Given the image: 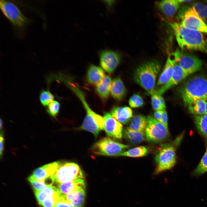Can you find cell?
Instances as JSON below:
<instances>
[{
    "instance_id": "6da1fadb",
    "label": "cell",
    "mask_w": 207,
    "mask_h": 207,
    "mask_svg": "<svg viewBox=\"0 0 207 207\" xmlns=\"http://www.w3.org/2000/svg\"><path fill=\"white\" fill-rule=\"evenodd\" d=\"M168 23L174 32L181 50L199 51L207 54V40L202 33L183 27L178 22Z\"/></svg>"
},
{
    "instance_id": "7a4b0ae2",
    "label": "cell",
    "mask_w": 207,
    "mask_h": 207,
    "mask_svg": "<svg viewBox=\"0 0 207 207\" xmlns=\"http://www.w3.org/2000/svg\"><path fill=\"white\" fill-rule=\"evenodd\" d=\"M179 93L185 104L193 100L207 97V77L197 75L185 81L180 87Z\"/></svg>"
},
{
    "instance_id": "3957f363",
    "label": "cell",
    "mask_w": 207,
    "mask_h": 207,
    "mask_svg": "<svg viewBox=\"0 0 207 207\" xmlns=\"http://www.w3.org/2000/svg\"><path fill=\"white\" fill-rule=\"evenodd\" d=\"M161 66L156 61L143 64L136 69L134 74L135 82L151 95L156 92L155 87Z\"/></svg>"
},
{
    "instance_id": "277c9868",
    "label": "cell",
    "mask_w": 207,
    "mask_h": 207,
    "mask_svg": "<svg viewBox=\"0 0 207 207\" xmlns=\"http://www.w3.org/2000/svg\"><path fill=\"white\" fill-rule=\"evenodd\" d=\"M77 96L81 100L86 111V114L80 129L90 132L97 137L101 130H104L103 117L91 109L85 100L83 92L79 93Z\"/></svg>"
},
{
    "instance_id": "5b68a950",
    "label": "cell",
    "mask_w": 207,
    "mask_h": 207,
    "mask_svg": "<svg viewBox=\"0 0 207 207\" xmlns=\"http://www.w3.org/2000/svg\"><path fill=\"white\" fill-rule=\"evenodd\" d=\"M52 177L56 183L85 179L83 173L77 164L74 162L64 161H60L57 169Z\"/></svg>"
},
{
    "instance_id": "8992f818",
    "label": "cell",
    "mask_w": 207,
    "mask_h": 207,
    "mask_svg": "<svg viewBox=\"0 0 207 207\" xmlns=\"http://www.w3.org/2000/svg\"><path fill=\"white\" fill-rule=\"evenodd\" d=\"M129 146L105 137L95 143L91 148L94 154L108 156H119L129 148Z\"/></svg>"
},
{
    "instance_id": "52a82bcc",
    "label": "cell",
    "mask_w": 207,
    "mask_h": 207,
    "mask_svg": "<svg viewBox=\"0 0 207 207\" xmlns=\"http://www.w3.org/2000/svg\"><path fill=\"white\" fill-rule=\"evenodd\" d=\"M155 160L156 167L154 174H158L170 169L176 162L175 147L169 144L162 145L156 154Z\"/></svg>"
},
{
    "instance_id": "ba28073f",
    "label": "cell",
    "mask_w": 207,
    "mask_h": 207,
    "mask_svg": "<svg viewBox=\"0 0 207 207\" xmlns=\"http://www.w3.org/2000/svg\"><path fill=\"white\" fill-rule=\"evenodd\" d=\"M178 17L182 26L207 34V25L191 7H183L179 10Z\"/></svg>"
},
{
    "instance_id": "9c48e42d",
    "label": "cell",
    "mask_w": 207,
    "mask_h": 207,
    "mask_svg": "<svg viewBox=\"0 0 207 207\" xmlns=\"http://www.w3.org/2000/svg\"><path fill=\"white\" fill-rule=\"evenodd\" d=\"M147 124L145 130V137L149 142L158 143L166 140L169 134L162 123L151 116L147 117Z\"/></svg>"
},
{
    "instance_id": "30bf717a",
    "label": "cell",
    "mask_w": 207,
    "mask_h": 207,
    "mask_svg": "<svg viewBox=\"0 0 207 207\" xmlns=\"http://www.w3.org/2000/svg\"><path fill=\"white\" fill-rule=\"evenodd\" d=\"M172 53L176 62L189 75L199 70L202 68V60L190 53L177 49Z\"/></svg>"
},
{
    "instance_id": "8fae6325",
    "label": "cell",
    "mask_w": 207,
    "mask_h": 207,
    "mask_svg": "<svg viewBox=\"0 0 207 207\" xmlns=\"http://www.w3.org/2000/svg\"><path fill=\"white\" fill-rule=\"evenodd\" d=\"M0 7L4 15L17 28L22 29L28 23V19L13 3L1 0L0 1Z\"/></svg>"
},
{
    "instance_id": "7c38bea8",
    "label": "cell",
    "mask_w": 207,
    "mask_h": 207,
    "mask_svg": "<svg viewBox=\"0 0 207 207\" xmlns=\"http://www.w3.org/2000/svg\"><path fill=\"white\" fill-rule=\"evenodd\" d=\"M100 65L109 73L113 72L119 64L120 56L117 52L109 49L101 50L99 53Z\"/></svg>"
},
{
    "instance_id": "4fadbf2b",
    "label": "cell",
    "mask_w": 207,
    "mask_h": 207,
    "mask_svg": "<svg viewBox=\"0 0 207 207\" xmlns=\"http://www.w3.org/2000/svg\"><path fill=\"white\" fill-rule=\"evenodd\" d=\"M104 130L109 137L121 139L123 135L122 125L108 112L104 114L103 117Z\"/></svg>"
},
{
    "instance_id": "5bb4252c",
    "label": "cell",
    "mask_w": 207,
    "mask_h": 207,
    "mask_svg": "<svg viewBox=\"0 0 207 207\" xmlns=\"http://www.w3.org/2000/svg\"><path fill=\"white\" fill-rule=\"evenodd\" d=\"M188 75L176 61L170 78L165 84L162 86L158 90H156V93L158 94L162 95L170 88L177 85L184 80Z\"/></svg>"
},
{
    "instance_id": "9a60e30c",
    "label": "cell",
    "mask_w": 207,
    "mask_h": 207,
    "mask_svg": "<svg viewBox=\"0 0 207 207\" xmlns=\"http://www.w3.org/2000/svg\"><path fill=\"white\" fill-rule=\"evenodd\" d=\"M60 161L46 164L35 169L31 176L36 180L44 182L47 179L53 176L59 166Z\"/></svg>"
},
{
    "instance_id": "2e32d148",
    "label": "cell",
    "mask_w": 207,
    "mask_h": 207,
    "mask_svg": "<svg viewBox=\"0 0 207 207\" xmlns=\"http://www.w3.org/2000/svg\"><path fill=\"white\" fill-rule=\"evenodd\" d=\"M74 207H83L86 196L85 187L78 189L66 195H61Z\"/></svg>"
},
{
    "instance_id": "e0dca14e",
    "label": "cell",
    "mask_w": 207,
    "mask_h": 207,
    "mask_svg": "<svg viewBox=\"0 0 207 207\" xmlns=\"http://www.w3.org/2000/svg\"><path fill=\"white\" fill-rule=\"evenodd\" d=\"M55 186L61 194L66 195L80 188L85 187V179H79L63 183H56Z\"/></svg>"
},
{
    "instance_id": "ac0fdd59",
    "label": "cell",
    "mask_w": 207,
    "mask_h": 207,
    "mask_svg": "<svg viewBox=\"0 0 207 207\" xmlns=\"http://www.w3.org/2000/svg\"><path fill=\"white\" fill-rule=\"evenodd\" d=\"M112 116L118 122L123 124L128 123L133 117V112L128 107L115 106L111 110Z\"/></svg>"
},
{
    "instance_id": "d6986e66",
    "label": "cell",
    "mask_w": 207,
    "mask_h": 207,
    "mask_svg": "<svg viewBox=\"0 0 207 207\" xmlns=\"http://www.w3.org/2000/svg\"><path fill=\"white\" fill-rule=\"evenodd\" d=\"M176 61L172 53H170L168 57L163 70L158 80V86H162L168 80L172 74Z\"/></svg>"
},
{
    "instance_id": "ffe728a7",
    "label": "cell",
    "mask_w": 207,
    "mask_h": 207,
    "mask_svg": "<svg viewBox=\"0 0 207 207\" xmlns=\"http://www.w3.org/2000/svg\"><path fill=\"white\" fill-rule=\"evenodd\" d=\"M181 4L179 0H164L159 2L158 6L164 14L170 17L176 13Z\"/></svg>"
},
{
    "instance_id": "44dd1931",
    "label": "cell",
    "mask_w": 207,
    "mask_h": 207,
    "mask_svg": "<svg viewBox=\"0 0 207 207\" xmlns=\"http://www.w3.org/2000/svg\"><path fill=\"white\" fill-rule=\"evenodd\" d=\"M105 76V72L103 69L94 65H91L89 67L87 75L88 82L96 85L101 81Z\"/></svg>"
},
{
    "instance_id": "7402d4cb",
    "label": "cell",
    "mask_w": 207,
    "mask_h": 207,
    "mask_svg": "<svg viewBox=\"0 0 207 207\" xmlns=\"http://www.w3.org/2000/svg\"><path fill=\"white\" fill-rule=\"evenodd\" d=\"M126 89L120 78L117 77L112 81L110 92L113 97L118 100H122L126 93Z\"/></svg>"
},
{
    "instance_id": "603a6c76",
    "label": "cell",
    "mask_w": 207,
    "mask_h": 207,
    "mask_svg": "<svg viewBox=\"0 0 207 207\" xmlns=\"http://www.w3.org/2000/svg\"><path fill=\"white\" fill-rule=\"evenodd\" d=\"M123 135L124 139L132 145L139 144L145 140V135L129 127H127L124 129Z\"/></svg>"
},
{
    "instance_id": "cb8c5ba5",
    "label": "cell",
    "mask_w": 207,
    "mask_h": 207,
    "mask_svg": "<svg viewBox=\"0 0 207 207\" xmlns=\"http://www.w3.org/2000/svg\"><path fill=\"white\" fill-rule=\"evenodd\" d=\"M147 124V117L142 115H138L132 118L129 127L145 135Z\"/></svg>"
},
{
    "instance_id": "d4e9b609",
    "label": "cell",
    "mask_w": 207,
    "mask_h": 207,
    "mask_svg": "<svg viewBox=\"0 0 207 207\" xmlns=\"http://www.w3.org/2000/svg\"><path fill=\"white\" fill-rule=\"evenodd\" d=\"M112 82L111 78L109 76L106 75L96 85L97 92L102 98L106 99L108 97L110 92Z\"/></svg>"
},
{
    "instance_id": "484cf974",
    "label": "cell",
    "mask_w": 207,
    "mask_h": 207,
    "mask_svg": "<svg viewBox=\"0 0 207 207\" xmlns=\"http://www.w3.org/2000/svg\"><path fill=\"white\" fill-rule=\"evenodd\" d=\"M187 106L189 112L194 116L205 114V103L204 99H194Z\"/></svg>"
},
{
    "instance_id": "4316f807",
    "label": "cell",
    "mask_w": 207,
    "mask_h": 207,
    "mask_svg": "<svg viewBox=\"0 0 207 207\" xmlns=\"http://www.w3.org/2000/svg\"><path fill=\"white\" fill-rule=\"evenodd\" d=\"M57 192L56 187L54 186L51 185L42 190L34 191V193L39 204L47 197L52 196Z\"/></svg>"
},
{
    "instance_id": "83f0119b",
    "label": "cell",
    "mask_w": 207,
    "mask_h": 207,
    "mask_svg": "<svg viewBox=\"0 0 207 207\" xmlns=\"http://www.w3.org/2000/svg\"><path fill=\"white\" fill-rule=\"evenodd\" d=\"M196 127L200 133L207 137V114L194 116Z\"/></svg>"
},
{
    "instance_id": "f1b7e54d",
    "label": "cell",
    "mask_w": 207,
    "mask_h": 207,
    "mask_svg": "<svg viewBox=\"0 0 207 207\" xmlns=\"http://www.w3.org/2000/svg\"><path fill=\"white\" fill-rule=\"evenodd\" d=\"M148 152L147 148L141 146L126 150L123 152L121 156L131 157H139L146 156Z\"/></svg>"
},
{
    "instance_id": "f546056e",
    "label": "cell",
    "mask_w": 207,
    "mask_h": 207,
    "mask_svg": "<svg viewBox=\"0 0 207 207\" xmlns=\"http://www.w3.org/2000/svg\"><path fill=\"white\" fill-rule=\"evenodd\" d=\"M191 7L204 21H207V5L200 2H196Z\"/></svg>"
},
{
    "instance_id": "4dcf8cb0",
    "label": "cell",
    "mask_w": 207,
    "mask_h": 207,
    "mask_svg": "<svg viewBox=\"0 0 207 207\" xmlns=\"http://www.w3.org/2000/svg\"><path fill=\"white\" fill-rule=\"evenodd\" d=\"M207 172V149L200 162L193 172L195 176L200 175Z\"/></svg>"
},
{
    "instance_id": "1f68e13d",
    "label": "cell",
    "mask_w": 207,
    "mask_h": 207,
    "mask_svg": "<svg viewBox=\"0 0 207 207\" xmlns=\"http://www.w3.org/2000/svg\"><path fill=\"white\" fill-rule=\"evenodd\" d=\"M60 198V194L57 191L52 196L47 197L40 204L42 207H55Z\"/></svg>"
},
{
    "instance_id": "d6a6232c",
    "label": "cell",
    "mask_w": 207,
    "mask_h": 207,
    "mask_svg": "<svg viewBox=\"0 0 207 207\" xmlns=\"http://www.w3.org/2000/svg\"><path fill=\"white\" fill-rule=\"evenodd\" d=\"M40 102L44 106H48L53 100V95L49 91H42L39 96Z\"/></svg>"
},
{
    "instance_id": "836d02e7",
    "label": "cell",
    "mask_w": 207,
    "mask_h": 207,
    "mask_svg": "<svg viewBox=\"0 0 207 207\" xmlns=\"http://www.w3.org/2000/svg\"><path fill=\"white\" fill-rule=\"evenodd\" d=\"M28 180L32 186L34 192L42 190L49 186L44 182L39 181L31 175L28 177Z\"/></svg>"
},
{
    "instance_id": "e575fe53",
    "label": "cell",
    "mask_w": 207,
    "mask_h": 207,
    "mask_svg": "<svg viewBox=\"0 0 207 207\" xmlns=\"http://www.w3.org/2000/svg\"><path fill=\"white\" fill-rule=\"evenodd\" d=\"M144 104V101L139 95L135 94L132 95L129 100V104L133 108H137L142 106Z\"/></svg>"
},
{
    "instance_id": "d590c367",
    "label": "cell",
    "mask_w": 207,
    "mask_h": 207,
    "mask_svg": "<svg viewBox=\"0 0 207 207\" xmlns=\"http://www.w3.org/2000/svg\"><path fill=\"white\" fill-rule=\"evenodd\" d=\"M60 108L59 103L57 101H53L48 106L47 111L50 115L55 117L58 114Z\"/></svg>"
},
{
    "instance_id": "8d00e7d4",
    "label": "cell",
    "mask_w": 207,
    "mask_h": 207,
    "mask_svg": "<svg viewBox=\"0 0 207 207\" xmlns=\"http://www.w3.org/2000/svg\"><path fill=\"white\" fill-rule=\"evenodd\" d=\"M151 103L153 108L155 110H165L161 105L158 95L156 92L151 95Z\"/></svg>"
},
{
    "instance_id": "74e56055",
    "label": "cell",
    "mask_w": 207,
    "mask_h": 207,
    "mask_svg": "<svg viewBox=\"0 0 207 207\" xmlns=\"http://www.w3.org/2000/svg\"><path fill=\"white\" fill-rule=\"evenodd\" d=\"M55 207H74L67 201L64 199L60 194V198Z\"/></svg>"
},
{
    "instance_id": "f35d334b",
    "label": "cell",
    "mask_w": 207,
    "mask_h": 207,
    "mask_svg": "<svg viewBox=\"0 0 207 207\" xmlns=\"http://www.w3.org/2000/svg\"><path fill=\"white\" fill-rule=\"evenodd\" d=\"M161 119L160 122L162 123L167 128H168V119L167 112L165 110H161Z\"/></svg>"
},
{
    "instance_id": "ab89813d",
    "label": "cell",
    "mask_w": 207,
    "mask_h": 207,
    "mask_svg": "<svg viewBox=\"0 0 207 207\" xmlns=\"http://www.w3.org/2000/svg\"><path fill=\"white\" fill-rule=\"evenodd\" d=\"M0 157H1L3 155L4 149V139L1 134L0 137Z\"/></svg>"
},
{
    "instance_id": "60d3db41",
    "label": "cell",
    "mask_w": 207,
    "mask_h": 207,
    "mask_svg": "<svg viewBox=\"0 0 207 207\" xmlns=\"http://www.w3.org/2000/svg\"><path fill=\"white\" fill-rule=\"evenodd\" d=\"M154 115L155 118L160 122L162 116L161 110L156 111L154 112Z\"/></svg>"
},
{
    "instance_id": "b9f144b4",
    "label": "cell",
    "mask_w": 207,
    "mask_h": 207,
    "mask_svg": "<svg viewBox=\"0 0 207 207\" xmlns=\"http://www.w3.org/2000/svg\"><path fill=\"white\" fill-rule=\"evenodd\" d=\"M158 95L160 103L164 109H165L166 106L164 100L161 95Z\"/></svg>"
},
{
    "instance_id": "7bdbcfd3",
    "label": "cell",
    "mask_w": 207,
    "mask_h": 207,
    "mask_svg": "<svg viewBox=\"0 0 207 207\" xmlns=\"http://www.w3.org/2000/svg\"><path fill=\"white\" fill-rule=\"evenodd\" d=\"M193 0H179V1L181 3H189L194 1Z\"/></svg>"
},
{
    "instance_id": "ee69618b",
    "label": "cell",
    "mask_w": 207,
    "mask_h": 207,
    "mask_svg": "<svg viewBox=\"0 0 207 207\" xmlns=\"http://www.w3.org/2000/svg\"><path fill=\"white\" fill-rule=\"evenodd\" d=\"M205 103V114H207V97L204 99Z\"/></svg>"
},
{
    "instance_id": "f6af8a7d",
    "label": "cell",
    "mask_w": 207,
    "mask_h": 207,
    "mask_svg": "<svg viewBox=\"0 0 207 207\" xmlns=\"http://www.w3.org/2000/svg\"><path fill=\"white\" fill-rule=\"evenodd\" d=\"M0 129H1L3 127V122H2V121L1 119L0 120Z\"/></svg>"
},
{
    "instance_id": "bcb514c9",
    "label": "cell",
    "mask_w": 207,
    "mask_h": 207,
    "mask_svg": "<svg viewBox=\"0 0 207 207\" xmlns=\"http://www.w3.org/2000/svg\"><path fill=\"white\" fill-rule=\"evenodd\" d=\"M205 1L206 2V3H207V0H205Z\"/></svg>"
},
{
    "instance_id": "7dc6e473",
    "label": "cell",
    "mask_w": 207,
    "mask_h": 207,
    "mask_svg": "<svg viewBox=\"0 0 207 207\" xmlns=\"http://www.w3.org/2000/svg\"><path fill=\"white\" fill-rule=\"evenodd\" d=\"M206 145H207V142H206Z\"/></svg>"
}]
</instances>
